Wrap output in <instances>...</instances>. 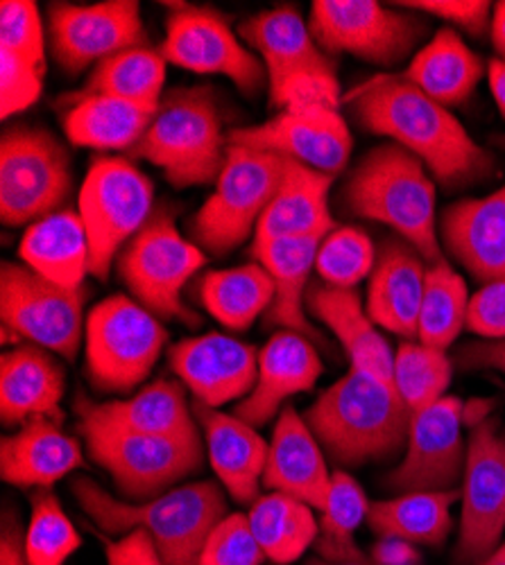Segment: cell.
<instances>
[{"instance_id":"obj_27","label":"cell","mask_w":505,"mask_h":565,"mask_svg":"<svg viewBox=\"0 0 505 565\" xmlns=\"http://www.w3.org/2000/svg\"><path fill=\"white\" fill-rule=\"evenodd\" d=\"M306 308L338 338L351 369L365 371L383 383L394 385L392 351L377 331L370 315L362 310V303L354 290L334 288L323 280L311 282L306 290Z\"/></svg>"},{"instance_id":"obj_29","label":"cell","mask_w":505,"mask_h":565,"mask_svg":"<svg viewBox=\"0 0 505 565\" xmlns=\"http://www.w3.org/2000/svg\"><path fill=\"white\" fill-rule=\"evenodd\" d=\"M84 463L80 444L53 418H34L0 444V473L21 489H51Z\"/></svg>"},{"instance_id":"obj_23","label":"cell","mask_w":505,"mask_h":565,"mask_svg":"<svg viewBox=\"0 0 505 565\" xmlns=\"http://www.w3.org/2000/svg\"><path fill=\"white\" fill-rule=\"evenodd\" d=\"M284 177L277 193L263 211L254 243L284 238H319L325 241L336 228L329 211V188L334 177L284 159Z\"/></svg>"},{"instance_id":"obj_20","label":"cell","mask_w":505,"mask_h":565,"mask_svg":"<svg viewBox=\"0 0 505 565\" xmlns=\"http://www.w3.org/2000/svg\"><path fill=\"white\" fill-rule=\"evenodd\" d=\"M170 366L198 403L218 409L252 394L259 375V353L236 338L209 333L172 347Z\"/></svg>"},{"instance_id":"obj_12","label":"cell","mask_w":505,"mask_h":565,"mask_svg":"<svg viewBox=\"0 0 505 565\" xmlns=\"http://www.w3.org/2000/svg\"><path fill=\"white\" fill-rule=\"evenodd\" d=\"M204 260V252L183 238L170 215L155 211L116 258V269L134 301L155 317L193 321L181 292Z\"/></svg>"},{"instance_id":"obj_9","label":"cell","mask_w":505,"mask_h":565,"mask_svg":"<svg viewBox=\"0 0 505 565\" xmlns=\"http://www.w3.org/2000/svg\"><path fill=\"white\" fill-rule=\"evenodd\" d=\"M150 179L127 159L103 157L91 166L77 202L88 238V274L107 278L112 263L152 217Z\"/></svg>"},{"instance_id":"obj_38","label":"cell","mask_w":505,"mask_h":565,"mask_svg":"<svg viewBox=\"0 0 505 565\" xmlns=\"http://www.w3.org/2000/svg\"><path fill=\"white\" fill-rule=\"evenodd\" d=\"M166 60L159 51L129 49L96 66L84 88L73 98L112 96L146 107L161 105V90L166 82Z\"/></svg>"},{"instance_id":"obj_53","label":"cell","mask_w":505,"mask_h":565,"mask_svg":"<svg viewBox=\"0 0 505 565\" xmlns=\"http://www.w3.org/2000/svg\"><path fill=\"white\" fill-rule=\"evenodd\" d=\"M487 77H490V88L494 93V100H496L501 114L505 116V62L503 60L490 62Z\"/></svg>"},{"instance_id":"obj_48","label":"cell","mask_w":505,"mask_h":565,"mask_svg":"<svg viewBox=\"0 0 505 565\" xmlns=\"http://www.w3.org/2000/svg\"><path fill=\"white\" fill-rule=\"evenodd\" d=\"M399 8L422 10L429 12L442 21H449L465 32L481 36L490 25V12L492 6L487 0H406V3H397Z\"/></svg>"},{"instance_id":"obj_44","label":"cell","mask_w":505,"mask_h":565,"mask_svg":"<svg viewBox=\"0 0 505 565\" xmlns=\"http://www.w3.org/2000/svg\"><path fill=\"white\" fill-rule=\"evenodd\" d=\"M265 558L248 513H227L209 534L200 565H261Z\"/></svg>"},{"instance_id":"obj_58","label":"cell","mask_w":505,"mask_h":565,"mask_svg":"<svg viewBox=\"0 0 505 565\" xmlns=\"http://www.w3.org/2000/svg\"><path fill=\"white\" fill-rule=\"evenodd\" d=\"M498 146H501V148H505V136H503V138H498Z\"/></svg>"},{"instance_id":"obj_51","label":"cell","mask_w":505,"mask_h":565,"mask_svg":"<svg viewBox=\"0 0 505 565\" xmlns=\"http://www.w3.org/2000/svg\"><path fill=\"white\" fill-rule=\"evenodd\" d=\"M370 556L375 565H422V554L415 543L403 539H379Z\"/></svg>"},{"instance_id":"obj_54","label":"cell","mask_w":505,"mask_h":565,"mask_svg":"<svg viewBox=\"0 0 505 565\" xmlns=\"http://www.w3.org/2000/svg\"><path fill=\"white\" fill-rule=\"evenodd\" d=\"M492 403L494 401H483V398H474V401L465 403V407H463V423H465V426L476 428L478 423L487 420L490 412H492Z\"/></svg>"},{"instance_id":"obj_22","label":"cell","mask_w":505,"mask_h":565,"mask_svg":"<svg viewBox=\"0 0 505 565\" xmlns=\"http://www.w3.org/2000/svg\"><path fill=\"white\" fill-rule=\"evenodd\" d=\"M319 375L323 360L313 342L299 333L280 331L259 353L256 385L236 407V416L252 428L265 426L291 396L308 392Z\"/></svg>"},{"instance_id":"obj_50","label":"cell","mask_w":505,"mask_h":565,"mask_svg":"<svg viewBox=\"0 0 505 565\" xmlns=\"http://www.w3.org/2000/svg\"><path fill=\"white\" fill-rule=\"evenodd\" d=\"M457 362L465 369H494L505 375V340L467 344L457 351Z\"/></svg>"},{"instance_id":"obj_11","label":"cell","mask_w":505,"mask_h":565,"mask_svg":"<svg viewBox=\"0 0 505 565\" xmlns=\"http://www.w3.org/2000/svg\"><path fill=\"white\" fill-rule=\"evenodd\" d=\"M73 188L69 152L45 129L17 125L0 140V217L23 226L62 211Z\"/></svg>"},{"instance_id":"obj_30","label":"cell","mask_w":505,"mask_h":565,"mask_svg":"<svg viewBox=\"0 0 505 565\" xmlns=\"http://www.w3.org/2000/svg\"><path fill=\"white\" fill-rule=\"evenodd\" d=\"M66 379L62 364L41 347H19L0 360V416L6 426L57 418Z\"/></svg>"},{"instance_id":"obj_31","label":"cell","mask_w":505,"mask_h":565,"mask_svg":"<svg viewBox=\"0 0 505 565\" xmlns=\"http://www.w3.org/2000/svg\"><path fill=\"white\" fill-rule=\"evenodd\" d=\"M319 238H284L270 243H254V260L270 274L274 282V299L265 312L270 326H280L282 331H293L311 342L325 344V338L315 331V326L304 315L308 276L315 269V256Z\"/></svg>"},{"instance_id":"obj_57","label":"cell","mask_w":505,"mask_h":565,"mask_svg":"<svg viewBox=\"0 0 505 565\" xmlns=\"http://www.w3.org/2000/svg\"><path fill=\"white\" fill-rule=\"evenodd\" d=\"M306 565H367L365 561L360 563H329V561H323V558H315V561H308Z\"/></svg>"},{"instance_id":"obj_16","label":"cell","mask_w":505,"mask_h":565,"mask_svg":"<svg viewBox=\"0 0 505 565\" xmlns=\"http://www.w3.org/2000/svg\"><path fill=\"white\" fill-rule=\"evenodd\" d=\"M227 143L293 159L336 177L349 163L351 131L338 107L297 105L261 125L234 129L227 136Z\"/></svg>"},{"instance_id":"obj_52","label":"cell","mask_w":505,"mask_h":565,"mask_svg":"<svg viewBox=\"0 0 505 565\" xmlns=\"http://www.w3.org/2000/svg\"><path fill=\"white\" fill-rule=\"evenodd\" d=\"M23 530L19 518L6 509L3 532H0V565H28L23 552Z\"/></svg>"},{"instance_id":"obj_34","label":"cell","mask_w":505,"mask_h":565,"mask_svg":"<svg viewBox=\"0 0 505 565\" xmlns=\"http://www.w3.org/2000/svg\"><path fill=\"white\" fill-rule=\"evenodd\" d=\"M483 75V62L470 51L461 34L440 30L410 62L401 79L418 86L442 107L465 103Z\"/></svg>"},{"instance_id":"obj_3","label":"cell","mask_w":505,"mask_h":565,"mask_svg":"<svg viewBox=\"0 0 505 565\" xmlns=\"http://www.w3.org/2000/svg\"><path fill=\"white\" fill-rule=\"evenodd\" d=\"M410 418L394 385L358 369H349L304 414L319 446L349 468L399 455L408 444Z\"/></svg>"},{"instance_id":"obj_1","label":"cell","mask_w":505,"mask_h":565,"mask_svg":"<svg viewBox=\"0 0 505 565\" xmlns=\"http://www.w3.org/2000/svg\"><path fill=\"white\" fill-rule=\"evenodd\" d=\"M347 100L367 131L390 136L397 146L415 154L442 185L461 188L492 177V154L446 107L399 75L375 77Z\"/></svg>"},{"instance_id":"obj_10","label":"cell","mask_w":505,"mask_h":565,"mask_svg":"<svg viewBox=\"0 0 505 565\" xmlns=\"http://www.w3.org/2000/svg\"><path fill=\"white\" fill-rule=\"evenodd\" d=\"M77 428L91 459L107 470L129 502L152 500L202 468L200 439L136 435L84 420Z\"/></svg>"},{"instance_id":"obj_6","label":"cell","mask_w":505,"mask_h":565,"mask_svg":"<svg viewBox=\"0 0 505 565\" xmlns=\"http://www.w3.org/2000/svg\"><path fill=\"white\" fill-rule=\"evenodd\" d=\"M241 36L265 66L274 107L340 105L336 64L295 8L252 17L241 25Z\"/></svg>"},{"instance_id":"obj_56","label":"cell","mask_w":505,"mask_h":565,"mask_svg":"<svg viewBox=\"0 0 505 565\" xmlns=\"http://www.w3.org/2000/svg\"><path fill=\"white\" fill-rule=\"evenodd\" d=\"M481 565H505V541Z\"/></svg>"},{"instance_id":"obj_32","label":"cell","mask_w":505,"mask_h":565,"mask_svg":"<svg viewBox=\"0 0 505 565\" xmlns=\"http://www.w3.org/2000/svg\"><path fill=\"white\" fill-rule=\"evenodd\" d=\"M19 254L39 276L77 290L88 274V238L80 213L62 209L28 226Z\"/></svg>"},{"instance_id":"obj_25","label":"cell","mask_w":505,"mask_h":565,"mask_svg":"<svg viewBox=\"0 0 505 565\" xmlns=\"http://www.w3.org/2000/svg\"><path fill=\"white\" fill-rule=\"evenodd\" d=\"M193 414L204 430L209 461L224 491L239 504H254L261 498L270 446L239 416L202 403H196Z\"/></svg>"},{"instance_id":"obj_47","label":"cell","mask_w":505,"mask_h":565,"mask_svg":"<svg viewBox=\"0 0 505 565\" xmlns=\"http://www.w3.org/2000/svg\"><path fill=\"white\" fill-rule=\"evenodd\" d=\"M467 328L490 342L505 340V280L485 282L470 299Z\"/></svg>"},{"instance_id":"obj_46","label":"cell","mask_w":505,"mask_h":565,"mask_svg":"<svg viewBox=\"0 0 505 565\" xmlns=\"http://www.w3.org/2000/svg\"><path fill=\"white\" fill-rule=\"evenodd\" d=\"M45 68L10 53L0 51V77H3V118L17 116L32 107L43 88Z\"/></svg>"},{"instance_id":"obj_40","label":"cell","mask_w":505,"mask_h":565,"mask_svg":"<svg viewBox=\"0 0 505 565\" xmlns=\"http://www.w3.org/2000/svg\"><path fill=\"white\" fill-rule=\"evenodd\" d=\"M467 310L470 295L465 280L444 260L431 265L424 280L418 340L431 349L446 351L467 326Z\"/></svg>"},{"instance_id":"obj_43","label":"cell","mask_w":505,"mask_h":565,"mask_svg":"<svg viewBox=\"0 0 505 565\" xmlns=\"http://www.w3.org/2000/svg\"><path fill=\"white\" fill-rule=\"evenodd\" d=\"M377 265V254L367 233L354 226L334 228L327 238L319 243L315 256V271L319 280L334 288L351 290L362 278L372 274Z\"/></svg>"},{"instance_id":"obj_41","label":"cell","mask_w":505,"mask_h":565,"mask_svg":"<svg viewBox=\"0 0 505 565\" xmlns=\"http://www.w3.org/2000/svg\"><path fill=\"white\" fill-rule=\"evenodd\" d=\"M30 523L23 534L28 565H64L82 545L69 513L51 489L30 495Z\"/></svg>"},{"instance_id":"obj_14","label":"cell","mask_w":505,"mask_h":565,"mask_svg":"<svg viewBox=\"0 0 505 565\" xmlns=\"http://www.w3.org/2000/svg\"><path fill=\"white\" fill-rule=\"evenodd\" d=\"M308 28L327 55L349 53L377 66L406 60L427 34L422 19L375 0H315Z\"/></svg>"},{"instance_id":"obj_24","label":"cell","mask_w":505,"mask_h":565,"mask_svg":"<svg viewBox=\"0 0 505 565\" xmlns=\"http://www.w3.org/2000/svg\"><path fill=\"white\" fill-rule=\"evenodd\" d=\"M442 241L451 256L478 280H505V185L481 200L444 209Z\"/></svg>"},{"instance_id":"obj_35","label":"cell","mask_w":505,"mask_h":565,"mask_svg":"<svg viewBox=\"0 0 505 565\" xmlns=\"http://www.w3.org/2000/svg\"><path fill=\"white\" fill-rule=\"evenodd\" d=\"M461 491H418L401 493L370 504L367 525L379 539H403L408 543L442 545L453 527L451 507Z\"/></svg>"},{"instance_id":"obj_55","label":"cell","mask_w":505,"mask_h":565,"mask_svg":"<svg viewBox=\"0 0 505 565\" xmlns=\"http://www.w3.org/2000/svg\"><path fill=\"white\" fill-rule=\"evenodd\" d=\"M492 41L498 57L505 62V0L494 8L492 17Z\"/></svg>"},{"instance_id":"obj_17","label":"cell","mask_w":505,"mask_h":565,"mask_svg":"<svg viewBox=\"0 0 505 565\" xmlns=\"http://www.w3.org/2000/svg\"><path fill=\"white\" fill-rule=\"evenodd\" d=\"M51 51L57 64L77 75L123 51L146 49L148 34L139 3L105 0L94 6L55 3L49 8Z\"/></svg>"},{"instance_id":"obj_8","label":"cell","mask_w":505,"mask_h":565,"mask_svg":"<svg viewBox=\"0 0 505 565\" xmlns=\"http://www.w3.org/2000/svg\"><path fill=\"white\" fill-rule=\"evenodd\" d=\"M284 166L286 161L277 154L227 143L215 191L191 220L193 243L213 256L241 247L256 233L263 211L277 193Z\"/></svg>"},{"instance_id":"obj_2","label":"cell","mask_w":505,"mask_h":565,"mask_svg":"<svg viewBox=\"0 0 505 565\" xmlns=\"http://www.w3.org/2000/svg\"><path fill=\"white\" fill-rule=\"evenodd\" d=\"M71 491L101 532H146L168 565H200L202 547L227 515V500L218 484L196 482L170 489L146 502L116 500L88 478L71 482Z\"/></svg>"},{"instance_id":"obj_5","label":"cell","mask_w":505,"mask_h":565,"mask_svg":"<svg viewBox=\"0 0 505 565\" xmlns=\"http://www.w3.org/2000/svg\"><path fill=\"white\" fill-rule=\"evenodd\" d=\"M129 157L161 168L177 188L218 181L227 148L213 93L209 88L168 93Z\"/></svg>"},{"instance_id":"obj_13","label":"cell","mask_w":505,"mask_h":565,"mask_svg":"<svg viewBox=\"0 0 505 565\" xmlns=\"http://www.w3.org/2000/svg\"><path fill=\"white\" fill-rule=\"evenodd\" d=\"M84 301V286L69 290L39 276L28 265L3 263L0 312H3L6 340H28L73 362L86 331Z\"/></svg>"},{"instance_id":"obj_15","label":"cell","mask_w":505,"mask_h":565,"mask_svg":"<svg viewBox=\"0 0 505 565\" xmlns=\"http://www.w3.org/2000/svg\"><path fill=\"white\" fill-rule=\"evenodd\" d=\"M461 500L455 565H481L505 532V435L496 418L472 428Z\"/></svg>"},{"instance_id":"obj_4","label":"cell","mask_w":505,"mask_h":565,"mask_svg":"<svg viewBox=\"0 0 505 565\" xmlns=\"http://www.w3.org/2000/svg\"><path fill=\"white\" fill-rule=\"evenodd\" d=\"M351 215L392 226L431 265L442 260L435 222V183L427 166L397 143L362 157L345 183Z\"/></svg>"},{"instance_id":"obj_37","label":"cell","mask_w":505,"mask_h":565,"mask_svg":"<svg viewBox=\"0 0 505 565\" xmlns=\"http://www.w3.org/2000/svg\"><path fill=\"white\" fill-rule=\"evenodd\" d=\"M313 511L315 509L308 504L274 491H267L250 504L248 521L265 558L288 565L315 545L319 525L315 523Z\"/></svg>"},{"instance_id":"obj_26","label":"cell","mask_w":505,"mask_h":565,"mask_svg":"<svg viewBox=\"0 0 505 565\" xmlns=\"http://www.w3.org/2000/svg\"><path fill=\"white\" fill-rule=\"evenodd\" d=\"M77 416L94 426L136 435L200 439L198 423L189 409L187 392L170 381H155L125 401H77Z\"/></svg>"},{"instance_id":"obj_33","label":"cell","mask_w":505,"mask_h":565,"mask_svg":"<svg viewBox=\"0 0 505 565\" xmlns=\"http://www.w3.org/2000/svg\"><path fill=\"white\" fill-rule=\"evenodd\" d=\"M159 107L136 105L112 96L73 98L64 114V129L73 146L120 152L139 143Z\"/></svg>"},{"instance_id":"obj_19","label":"cell","mask_w":505,"mask_h":565,"mask_svg":"<svg viewBox=\"0 0 505 565\" xmlns=\"http://www.w3.org/2000/svg\"><path fill=\"white\" fill-rule=\"evenodd\" d=\"M463 407L465 403L461 398L444 396L410 418L406 455L386 478L390 491L418 493L455 489L465 476L467 463Z\"/></svg>"},{"instance_id":"obj_42","label":"cell","mask_w":505,"mask_h":565,"mask_svg":"<svg viewBox=\"0 0 505 565\" xmlns=\"http://www.w3.org/2000/svg\"><path fill=\"white\" fill-rule=\"evenodd\" d=\"M451 375L446 353L422 342H403L394 353V390L412 416L446 396Z\"/></svg>"},{"instance_id":"obj_28","label":"cell","mask_w":505,"mask_h":565,"mask_svg":"<svg viewBox=\"0 0 505 565\" xmlns=\"http://www.w3.org/2000/svg\"><path fill=\"white\" fill-rule=\"evenodd\" d=\"M427 269L410 245L388 241L370 274L367 315L386 331L418 338Z\"/></svg>"},{"instance_id":"obj_18","label":"cell","mask_w":505,"mask_h":565,"mask_svg":"<svg viewBox=\"0 0 505 565\" xmlns=\"http://www.w3.org/2000/svg\"><path fill=\"white\" fill-rule=\"evenodd\" d=\"M159 53L168 64L202 75H224L248 96L263 86L265 66L239 41L229 23L209 8L179 6L166 23Z\"/></svg>"},{"instance_id":"obj_45","label":"cell","mask_w":505,"mask_h":565,"mask_svg":"<svg viewBox=\"0 0 505 565\" xmlns=\"http://www.w3.org/2000/svg\"><path fill=\"white\" fill-rule=\"evenodd\" d=\"M0 51H10L41 68H45V36L36 3L30 0H6L0 6Z\"/></svg>"},{"instance_id":"obj_7","label":"cell","mask_w":505,"mask_h":565,"mask_svg":"<svg viewBox=\"0 0 505 565\" xmlns=\"http://www.w3.org/2000/svg\"><path fill=\"white\" fill-rule=\"evenodd\" d=\"M86 375L105 394H129L155 369L168 333L139 301L114 295L86 317Z\"/></svg>"},{"instance_id":"obj_36","label":"cell","mask_w":505,"mask_h":565,"mask_svg":"<svg viewBox=\"0 0 505 565\" xmlns=\"http://www.w3.org/2000/svg\"><path fill=\"white\" fill-rule=\"evenodd\" d=\"M198 297L222 326L245 331L272 306L274 282L259 263H250L204 274Z\"/></svg>"},{"instance_id":"obj_21","label":"cell","mask_w":505,"mask_h":565,"mask_svg":"<svg viewBox=\"0 0 505 565\" xmlns=\"http://www.w3.org/2000/svg\"><path fill=\"white\" fill-rule=\"evenodd\" d=\"M263 487L274 493L291 495L315 511H323L327 504L332 473L323 446L293 407H284L277 426H274Z\"/></svg>"},{"instance_id":"obj_39","label":"cell","mask_w":505,"mask_h":565,"mask_svg":"<svg viewBox=\"0 0 505 565\" xmlns=\"http://www.w3.org/2000/svg\"><path fill=\"white\" fill-rule=\"evenodd\" d=\"M367 513L370 502L362 487L345 470H336L315 539L319 558L329 563H360L362 552L356 543V530L367 521Z\"/></svg>"},{"instance_id":"obj_49","label":"cell","mask_w":505,"mask_h":565,"mask_svg":"<svg viewBox=\"0 0 505 565\" xmlns=\"http://www.w3.org/2000/svg\"><path fill=\"white\" fill-rule=\"evenodd\" d=\"M105 558L107 565H168L152 539L141 530L105 541Z\"/></svg>"}]
</instances>
